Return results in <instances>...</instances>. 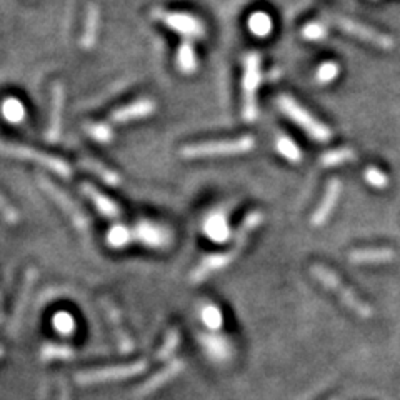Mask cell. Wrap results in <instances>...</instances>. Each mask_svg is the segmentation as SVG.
Listing matches in <instances>:
<instances>
[{"label":"cell","mask_w":400,"mask_h":400,"mask_svg":"<svg viewBox=\"0 0 400 400\" xmlns=\"http://www.w3.org/2000/svg\"><path fill=\"white\" fill-rule=\"evenodd\" d=\"M263 222V215L262 212L253 210L251 214L244 219L242 225H240L237 234H235L234 239V246L229 252H219V253H210V256L204 257L200 261L199 265L195 267V270L190 274V280L194 284H199V282H204L207 277H210L215 272L224 270L225 267H229L235 258L240 256V252L244 251V247L247 246V240L251 235L256 232V230L261 227V224Z\"/></svg>","instance_id":"cell-1"},{"label":"cell","mask_w":400,"mask_h":400,"mask_svg":"<svg viewBox=\"0 0 400 400\" xmlns=\"http://www.w3.org/2000/svg\"><path fill=\"white\" fill-rule=\"evenodd\" d=\"M256 147V139L252 135H244L239 139L229 140H212V142H200L185 145L181 149L183 159H204V157H224V155L247 154Z\"/></svg>","instance_id":"cell-2"},{"label":"cell","mask_w":400,"mask_h":400,"mask_svg":"<svg viewBox=\"0 0 400 400\" xmlns=\"http://www.w3.org/2000/svg\"><path fill=\"white\" fill-rule=\"evenodd\" d=\"M262 84V59L257 52H248L244 57V77H242V93H244V109L242 117L246 122L257 120V91Z\"/></svg>","instance_id":"cell-3"},{"label":"cell","mask_w":400,"mask_h":400,"mask_svg":"<svg viewBox=\"0 0 400 400\" xmlns=\"http://www.w3.org/2000/svg\"><path fill=\"white\" fill-rule=\"evenodd\" d=\"M312 275L317 279L320 284L326 285L328 290H332L333 294L337 295L338 299L342 300L343 305H347L352 312H355L362 319H370L374 310L370 309L369 304H365L364 300L357 297L354 294V290L350 287L343 285V282L338 279V277L333 274L331 269H327L326 265H320V263H315L312 267Z\"/></svg>","instance_id":"cell-4"},{"label":"cell","mask_w":400,"mask_h":400,"mask_svg":"<svg viewBox=\"0 0 400 400\" xmlns=\"http://www.w3.org/2000/svg\"><path fill=\"white\" fill-rule=\"evenodd\" d=\"M277 105L280 110L289 117L292 122H295L300 129H304L310 137L319 140V142H328L332 139V132L326 124L315 119L309 110H305L300 103L290 96H280L277 98Z\"/></svg>","instance_id":"cell-5"},{"label":"cell","mask_w":400,"mask_h":400,"mask_svg":"<svg viewBox=\"0 0 400 400\" xmlns=\"http://www.w3.org/2000/svg\"><path fill=\"white\" fill-rule=\"evenodd\" d=\"M2 152L4 155L12 159L18 160H29V162H35L42 166L47 171L57 173V176L69 178L72 177V167L69 166L67 162L59 157H54V155H49L45 152H40V150H35L32 147H25V145H16V144H2Z\"/></svg>","instance_id":"cell-6"},{"label":"cell","mask_w":400,"mask_h":400,"mask_svg":"<svg viewBox=\"0 0 400 400\" xmlns=\"http://www.w3.org/2000/svg\"><path fill=\"white\" fill-rule=\"evenodd\" d=\"M145 369H147V362L137 360V362H134V364L102 367V369H92V370H82V372H79L77 375H75V382L82 384V385L110 382V380L129 379V377H134V375L144 374Z\"/></svg>","instance_id":"cell-7"},{"label":"cell","mask_w":400,"mask_h":400,"mask_svg":"<svg viewBox=\"0 0 400 400\" xmlns=\"http://www.w3.org/2000/svg\"><path fill=\"white\" fill-rule=\"evenodd\" d=\"M152 16L166 23L168 29L181 34L185 40H194L200 39L205 35V27L199 18L190 16L185 12H171V11H162V8H155Z\"/></svg>","instance_id":"cell-8"},{"label":"cell","mask_w":400,"mask_h":400,"mask_svg":"<svg viewBox=\"0 0 400 400\" xmlns=\"http://www.w3.org/2000/svg\"><path fill=\"white\" fill-rule=\"evenodd\" d=\"M326 18L332 23V25L338 27V29H341L342 32H345V34L355 37V39H360V40L367 42V44H372V45L379 47V49H384V50L394 49L392 37L385 35V34H382V32H379L375 29H370V27L364 25V23L355 22V21H352V18H345V17H341V16H331V17L327 16Z\"/></svg>","instance_id":"cell-9"},{"label":"cell","mask_w":400,"mask_h":400,"mask_svg":"<svg viewBox=\"0 0 400 400\" xmlns=\"http://www.w3.org/2000/svg\"><path fill=\"white\" fill-rule=\"evenodd\" d=\"M39 183L42 189H44L45 194L49 195L50 199L60 207V209H62L64 214L67 215V217L70 219V222L77 227V230H80V232H84V234L88 232L91 224H88L87 215L84 214L82 209H79L77 204H75V202L70 199V197L65 194L64 190H60L55 183H52L49 178H45V177H39Z\"/></svg>","instance_id":"cell-10"},{"label":"cell","mask_w":400,"mask_h":400,"mask_svg":"<svg viewBox=\"0 0 400 400\" xmlns=\"http://www.w3.org/2000/svg\"><path fill=\"white\" fill-rule=\"evenodd\" d=\"M35 279H37L35 269H29L25 272V275H23L21 290H18L17 300H16V304H13L11 320H8V326H7V333L11 337L16 336L17 331L22 326L23 315H25V309H27V302H29L30 292H32V287H34L35 284Z\"/></svg>","instance_id":"cell-11"},{"label":"cell","mask_w":400,"mask_h":400,"mask_svg":"<svg viewBox=\"0 0 400 400\" xmlns=\"http://www.w3.org/2000/svg\"><path fill=\"white\" fill-rule=\"evenodd\" d=\"M65 93L64 86L60 82H54L50 87V117L49 129H47V140L57 142L62 132V117H64Z\"/></svg>","instance_id":"cell-12"},{"label":"cell","mask_w":400,"mask_h":400,"mask_svg":"<svg viewBox=\"0 0 400 400\" xmlns=\"http://www.w3.org/2000/svg\"><path fill=\"white\" fill-rule=\"evenodd\" d=\"M341 194H342V182L338 181V178L328 181L326 194H324L319 207L314 212L312 219H310V224H312L314 227H322V225L331 219L332 212L336 210L338 199H341Z\"/></svg>","instance_id":"cell-13"},{"label":"cell","mask_w":400,"mask_h":400,"mask_svg":"<svg viewBox=\"0 0 400 400\" xmlns=\"http://www.w3.org/2000/svg\"><path fill=\"white\" fill-rule=\"evenodd\" d=\"M155 112V103L150 98H140L129 103V105L120 107V109L114 110L109 117L110 124H127V122L145 119V117L152 115Z\"/></svg>","instance_id":"cell-14"},{"label":"cell","mask_w":400,"mask_h":400,"mask_svg":"<svg viewBox=\"0 0 400 400\" xmlns=\"http://www.w3.org/2000/svg\"><path fill=\"white\" fill-rule=\"evenodd\" d=\"M101 302H102L103 312H105L112 328H114V336L117 338V345H119L120 354H130V352L134 350V342H132V338L129 336H127L125 328H124V326H122L120 312L117 310V307L110 302V300L102 299Z\"/></svg>","instance_id":"cell-15"},{"label":"cell","mask_w":400,"mask_h":400,"mask_svg":"<svg viewBox=\"0 0 400 400\" xmlns=\"http://www.w3.org/2000/svg\"><path fill=\"white\" fill-rule=\"evenodd\" d=\"M183 367H185V364H183L182 360H172L171 364H167L162 370H159L154 377H150L147 382L142 385V387H140L139 390H135L134 395L135 397H145V395L155 392V390L162 387L164 384L171 382L172 379H176L177 375L183 370Z\"/></svg>","instance_id":"cell-16"},{"label":"cell","mask_w":400,"mask_h":400,"mask_svg":"<svg viewBox=\"0 0 400 400\" xmlns=\"http://www.w3.org/2000/svg\"><path fill=\"white\" fill-rule=\"evenodd\" d=\"M82 192L88 200L92 202L93 207L98 210V214L103 215L107 219H117L120 215V209L117 207L114 200H110L109 197H105L101 190H97L92 183L84 182L82 183Z\"/></svg>","instance_id":"cell-17"},{"label":"cell","mask_w":400,"mask_h":400,"mask_svg":"<svg viewBox=\"0 0 400 400\" xmlns=\"http://www.w3.org/2000/svg\"><path fill=\"white\" fill-rule=\"evenodd\" d=\"M135 239L150 247H162L166 246L171 239V235L164 227H159L152 222H140L134 230Z\"/></svg>","instance_id":"cell-18"},{"label":"cell","mask_w":400,"mask_h":400,"mask_svg":"<svg viewBox=\"0 0 400 400\" xmlns=\"http://www.w3.org/2000/svg\"><path fill=\"white\" fill-rule=\"evenodd\" d=\"M395 258V252L385 247L374 248H357L352 251L349 261L352 263H387Z\"/></svg>","instance_id":"cell-19"},{"label":"cell","mask_w":400,"mask_h":400,"mask_svg":"<svg viewBox=\"0 0 400 400\" xmlns=\"http://www.w3.org/2000/svg\"><path fill=\"white\" fill-rule=\"evenodd\" d=\"M98 22H101V13H98V7L96 4L91 2L87 7V16H86V29L84 34L80 37V45L82 49L91 50L97 42V34H98Z\"/></svg>","instance_id":"cell-20"},{"label":"cell","mask_w":400,"mask_h":400,"mask_svg":"<svg viewBox=\"0 0 400 400\" xmlns=\"http://www.w3.org/2000/svg\"><path fill=\"white\" fill-rule=\"evenodd\" d=\"M205 234L215 242H225L229 239V224L222 214H214L205 220Z\"/></svg>","instance_id":"cell-21"},{"label":"cell","mask_w":400,"mask_h":400,"mask_svg":"<svg viewBox=\"0 0 400 400\" xmlns=\"http://www.w3.org/2000/svg\"><path fill=\"white\" fill-rule=\"evenodd\" d=\"M82 166H84V168H87V171H91V172L96 173V176L101 178L102 182L107 183V185L117 187V185H120V183H122V177L119 176V173L114 172V171H110L109 167H105V166H103V164L97 162V160L84 159L82 160Z\"/></svg>","instance_id":"cell-22"},{"label":"cell","mask_w":400,"mask_h":400,"mask_svg":"<svg viewBox=\"0 0 400 400\" xmlns=\"http://www.w3.org/2000/svg\"><path fill=\"white\" fill-rule=\"evenodd\" d=\"M177 67L182 74H194L197 70V55L190 40H183L177 50Z\"/></svg>","instance_id":"cell-23"},{"label":"cell","mask_w":400,"mask_h":400,"mask_svg":"<svg viewBox=\"0 0 400 400\" xmlns=\"http://www.w3.org/2000/svg\"><path fill=\"white\" fill-rule=\"evenodd\" d=\"M357 159V154L354 149L350 147H342V149H333V150H328L320 157V164H322L324 167H338V166H343V164H349V162H354Z\"/></svg>","instance_id":"cell-24"},{"label":"cell","mask_w":400,"mask_h":400,"mask_svg":"<svg viewBox=\"0 0 400 400\" xmlns=\"http://www.w3.org/2000/svg\"><path fill=\"white\" fill-rule=\"evenodd\" d=\"M275 149L277 152H279L284 159L289 160L290 164L302 162V152H300L297 144H295L290 137H287V135H277Z\"/></svg>","instance_id":"cell-25"},{"label":"cell","mask_w":400,"mask_h":400,"mask_svg":"<svg viewBox=\"0 0 400 400\" xmlns=\"http://www.w3.org/2000/svg\"><path fill=\"white\" fill-rule=\"evenodd\" d=\"M248 30L257 37H267L272 32V18L265 12H256L248 18Z\"/></svg>","instance_id":"cell-26"},{"label":"cell","mask_w":400,"mask_h":400,"mask_svg":"<svg viewBox=\"0 0 400 400\" xmlns=\"http://www.w3.org/2000/svg\"><path fill=\"white\" fill-rule=\"evenodd\" d=\"M4 117L11 124H21L25 119V107L18 98L8 97L4 101Z\"/></svg>","instance_id":"cell-27"},{"label":"cell","mask_w":400,"mask_h":400,"mask_svg":"<svg viewBox=\"0 0 400 400\" xmlns=\"http://www.w3.org/2000/svg\"><path fill=\"white\" fill-rule=\"evenodd\" d=\"M75 352L70 347L65 345H54V343H47L40 352V359L44 362L50 360H70L74 359Z\"/></svg>","instance_id":"cell-28"},{"label":"cell","mask_w":400,"mask_h":400,"mask_svg":"<svg viewBox=\"0 0 400 400\" xmlns=\"http://www.w3.org/2000/svg\"><path fill=\"white\" fill-rule=\"evenodd\" d=\"M134 237V230L125 227V225H114V227L109 230V234H107V242H109V246L119 248L125 247Z\"/></svg>","instance_id":"cell-29"},{"label":"cell","mask_w":400,"mask_h":400,"mask_svg":"<svg viewBox=\"0 0 400 400\" xmlns=\"http://www.w3.org/2000/svg\"><path fill=\"white\" fill-rule=\"evenodd\" d=\"M86 132L93 140L101 144H109L114 134H112L110 122H93V124L86 125Z\"/></svg>","instance_id":"cell-30"},{"label":"cell","mask_w":400,"mask_h":400,"mask_svg":"<svg viewBox=\"0 0 400 400\" xmlns=\"http://www.w3.org/2000/svg\"><path fill=\"white\" fill-rule=\"evenodd\" d=\"M338 74H341L338 64L333 62V60H328V62H324L317 69V72H315V80H317L319 84H322V86H327V84H332L333 80L338 77Z\"/></svg>","instance_id":"cell-31"},{"label":"cell","mask_w":400,"mask_h":400,"mask_svg":"<svg viewBox=\"0 0 400 400\" xmlns=\"http://www.w3.org/2000/svg\"><path fill=\"white\" fill-rule=\"evenodd\" d=\"M200 315L202 322L209 328H212V331H217V328L222 327V312H220L219 307H215V305L205 304L204 307L200 309Z\"/></svg>","instance_id":"cell-32"},{"label":"cell","mask_w":400,"mask_h":400,"mask_svg":"<svg viewBox=\"0 0 400 400\" xmlns=\"http://www.w3.org/2000/svg\"><path fill=\"white\" fill-rule=\"evenodd\" d=\"M178 341H181V336H178V331L177 328H171L168 333L166 336V341H164L162 347H160V350L157 352V355H155V359L159 362L160 360H167L168 357H171L173 352H176L177 345H178Z\"/></svg>","instance_id":"cell-33"},{"label":"cell","mask_w":400,"mask_h":400,"mask_svg":"<svg viewBox=\"0 0 400 400\" xmlns=\"http://www.w3.org/2000/svg\"><path fill=\"white\" fill-rule=\"evenodd\" d=\"M364 177L365 182L369 183L370 187H374V189H385V187L389 185L387 173H384L377 167H367Z\"/></svg>","instance_id":"cell-34"},{"label":"cell","mask_w":400,"mask_h":400,"mask_svg":"<svg viewBox=\"0 0 400 400\" xmlns=\"http://www.w3.org/2000/svg\"><path fill=\"white\" fill-rule=\"evenodd\" d=\"M302 37L312 42L324 40L327 37V27L322 25V23H319V22L307 23V25L302 29Z\"/></svg>","instance_id":"cell-35"},{"label":"cell","mask_w":400,"mask_h":400,"mask_svg":"<svg viewBox=\"0 0 400 400\" xmlns=\"http://www.w3.org/2000/svg\"><path fill=\"white\" fill-rule=\"evenodd\" d=\"M52 324H54V327L57 328L60 333H72L75 326L74 319L70 317L67 312H59L54 319H52Z\"/></svg>","instance_id":"cell-36"},{"label":"cell","mask_w":400,"mask_h":400,"mask_svg":"<svg viewBox=\"0 0 400 400\" xmlns=\"http://www.w3.org/2000/svg\"><path fill=\"white\" fill-rule=\"evenodd\" d=\"M0 204H2V212H4V217H6V220L8 224H13V222H17V212L16 209H12L11 205H8V202L6 197H2V200H0Z\"/></svg>","instance_id":"cell-37"},{"label":"cell","mask_w":400,"mask_h":400,"mask_svg":"<svg viewBox=\"0 0 400 400\" xmlns=\"http://www.w3.org/2000/svg\"><path fill=\"white\" fill-rule=\"evenodd\" d=\"M59 400H70L69 384L65 382V379H60V392H59Z\"/></svg>","instance_id":"cell-38"},{"label":"cell","mask_w":400,"mask_h":400,"mask_svg":"<svg viewBox=\"0 0 400 400\" xmlns=\"http://www.w3.org/2000/svg\"><path fill=\"white\" fill-rule=\"evenodd\" d=\"M331 400H338V399H331Z\"/></svg>","instance_id":"cell-39"}]
</instances>
